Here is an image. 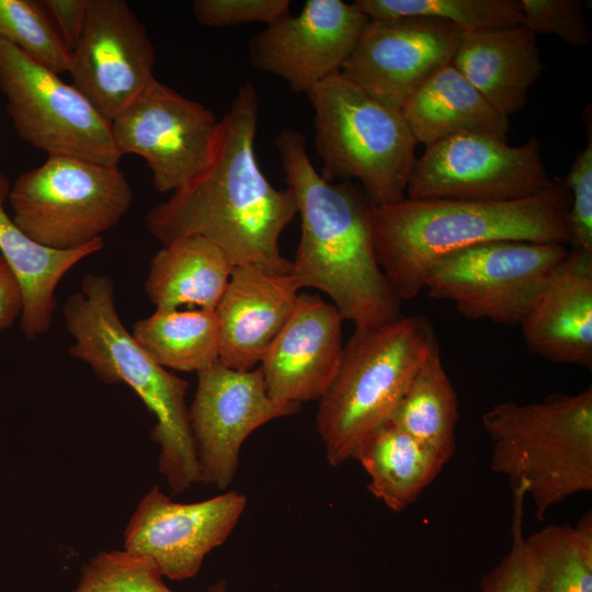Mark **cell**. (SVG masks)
Listing matches in <instances>:
<instances>
[{
    "label": "cell",
    "instance_id": "cell-1",
    "mask_svg": "<svg viewBox=\"0 0 592 592\" xmlns=\"http://www.w3.org/2000/svg\"><path fill=\"white\" fill-rule=\"evenodd\" d=\"M260 100L246 81L219 119L212 157L186 186L151 207L148 231L162 246L198 236L216 244L235 266L291 274L280 236L297 214L292 191L278 190L261 170L254 150Z\"/></svg>",
    "mask_w": 592,
    "mask_h": 592
},
{
    "label": "cell",
    "instance_id": "cell-2",
    "mask_svg": "<svg viewBox=\"0 0 592 592\" xmlns=\"http://www.w3.org/2000/svg\"><path fill=\"white\" fill-rule=\"evenodd\" d=\"M275 146L300 218V239L291 261V275L299 288L323 292L355 329L376 328L401 317V300L374 251V204L351 183L325 179L298 130L282 129Z\"/></svg>",
    "mask_w": 592,
    "mask_h": 592
},
{
    "label": "cell",
    "instance_id": "cell-3",
    "mask_svg": "<svg viewBox=\"0 0 592 592\" xmlns=\"http://www.w3.org/2000/svg\"><path fill=\"white\" fill-rule=\"evenodd\" d=\"M570 205L565 178L513 201L405 197L374 205L376 260L397 297L409 300L430 266L452 252L500 240L567 244Z\"/></svg>",
    "mask_w": 592,
    "mask_h": 592
},
{
    "label": "cell",
    "instance_id": "cell-4",
    "mask_svg": "<svg viewBox=\"0 0 592 592\" xmlns=\"http://www.w3.org/2000/svg\"><path fill=\"white\" fill-rule=\"evenodd\" d=\"M71 356L89 365L98 378L129 386L156 423L151 440L159 445V470L180 494L200 482L185 396L189 384L157 364L127 331L118 316L114 284L104 274L87 273L80 289L62 305Z\"/></svg>",
    "mask_w": 592,
    "mask_h": 592
},
{
    "label": "cell",
    "instance_id": "cell-5",
    "mask_svg": "<svg viewBox=\"0 0 592 592\" xmlns=\"http://www.w3.org/2000/svg\"><path fill=\"white\" fill-rule=\"evenodd\" d=\"M493 443L490 467L511 489L522 487L535 517L592 490V387L532 403L504 401L483 413Z\"/></svg>",
    "mask_w": 592,
    "mask_h": 592
},
{
    "label": "cell",
    "instance_id": "cell-6",
    "mask_svg": "<svg viewBox=\"0 0 592 592\" xmlns=\"http://www.w3.org/2000/svg\"><path fill=\"white\" fill-rule=\"evenodd\" d=\"M435 342L429 320L421 315L354 330L316 414L332 467L353 459L361 443L389 421Z\"/></svg>",
    "mask_w": 592,
    "mask_h": 592
},
{
    "label": "cell",
    "instance_id": "cell-7",
    "mask_svg": "<svg viewBox=\"0 0 592 592\" xmlns=\"http://www.w3.org/2000/svg\"><path fill=\"white\" fill-rule=\"evenodd\" d=\"M306 95L314 111L321 175L329 181L357 180L376 206L403 200L418 143L402 112L371 96L340 72Z\"/></svg>",
    "mask_w": 592,
    "mask_h": 592
},
{
    "label": "cell",
    "instance_id": "cell-8",
    "mask_svg": "<svg viewBox=\"0 0 592 592\" xmlns=\"http://www.w3.org/2000/svg\"><path fill=\"white\" fill-rule=\"evenodd\" d=\"M8 200L30 239L69 251L102 239L126 215L133 194L118 166L56 155L22 173Z\"/></svg>",
    "mask_w": 592,
    "mask_h": 592
},
{
    "label": "cell",
    "instance_id": "cell-9",
    "mask_svg": "<svg viewBox=\"0 0 592 592\" xmlns=\"http://www.w3.org/2000/svg\"><path fill=\"white\" fill-rule=\"evenodd\" d=\"M568 252L561 243L476 244L434 262L424 275L423 289L432 298L452 301L466 318L520 326Z\"/></svg>",
    "mask_w": 592,
    "mask_h": 592
},
{
    "label": "cell",
    "instance_id": "cell-10",
    "mask_svg": "<svg viewBox=\"0 0 592 592\" xmlns=\"http://www.w3.org/2000/svg\"><path fill=\"white\" fill-rule=\"evenodd\" d=\"M0 90L18 135L33 147L118 166L112 122L73 84L2 38Z\"/></svg>",
    "mask_w": 592,
    "mask_h": 592
},
{
    "label": "cell",
    "instance_id": "cell-11",
    "mask_svg": "<svg viewBox=\"0 0 592 592\" xmlns=\"http://www.w3.org/2000/svg\"><path fill=\"white\" fill-rule=\"evenodd\" d=\"M550 179L536 137L521 146L488 134H462L425 147L406 197L513 201L544 190Z\"/></svg>",
    "mask_w": 592,
    "mask_h": 592
},
{
    "label": "cell",
    "instance_id": "cell-12",
    "mask_svg": "<svg viewBox=\"0 0 592 592\" xmlns=\"http://www.w3.org/2000/svg\"><path fill=\"white\" fill-rule=\"evenodd\" d=\"M111 122L121 156L141 157L155 189L174 193L207 166L219 119L201 103L155 79Z\"/></svg>",
    "mask_w": 592,
    "mask_h": 592
},
{
    "label": "cell",
    "instance_id": "cell-13",
    "mask_svg": "<svg viewBox=\"0 0 592 592\" xmlns=\"http://www.w3.org/2000/svg\"><path fill=\"white\" fill-rule=\"evenodd\" d=\"M300 405L273 399L258 366L238 371L219 361L197 372V386L189 408L200 482L219 490L235 480L240 449L261 425L292 415Z\"/></svg>",
    "mask_w": 592,
    "mask_h": 592
},
{
    "label": "cell",
    "instance_id": "cell-14",
    "mask_svg": "<svg viewBox=\"0 0 592 592\" xmlns=\"http://www.w3.org/2000/svg\"><path fill=\"white\" fill-rule=\"evenodd\" d=\"M155 47L145 24L123 0H89L71 52L73 86L112 121L156 78Z\"/></svg>",
    "mask_w": 592,
    "mask_h": 592
},
{
    "label": "cell",
    "instance_id": "cell-15",
    "mask_svg": "<svg viewBox=\"0 0 592 592\" xmlns=\"http://www.w3.org/2000/svg\"><path fill=\"white\" fill-rule=\"evenodd\" d=\"M463 31L432 19L368 20L340 73L384 104L402 111L451 64Z\"/></svg>",
    "mask_w": 592,
    "mask_h": 592
},
{
    "label": "cell",
    "instance_id": "cell-16",
    "mask_svg": "<svg viewBox=\"0 0 592 592\" xmlns=\"http://www.w3.org/2000/svg\"><path fill=\"white\" fill-rule=\"evenodd\" d=\"M367 22L354 2L307 0L298 14L289 13L250 38V64L306 94L341 71Z\"/></svg>",
    "mask_w": 592,
    "mask_h": 592
},
{
    "label": "cell",
    "instance_id": "cell-17",
    "mask_svg": "<svg viewBox=\"0 0 592 592\" xmlns=\"http://www.w3.org/2000/svg\"><path fill=\"white\" fill-rule=\"evenodd\" d=\"M247 497L227 491L179 503L153 486L139 501L124 532V550L151 560L164 578L186 580L223 545L247 506Z\"/></svg>",
    "mask_w": 592,
    "mask_h": 592
},
{
    "label": "cell",
    "instance_id": "cell-18",
    "mask_svg": "<svg viewBox=\"0 0 592 592\" xmlns=\"http://www.w3.org/2000/svg\"><path fill=\"white\" fill-rule=\"evenodd\" d=\"M343 320L333 304L318 295L298 294L259 365L273 399L298 405L320 400L340 367Z\"/></svg>",
    "mask_w": 592,
    "mask_h": 592
},
{
    "label": "cell",
    "instance_id": "cell-19",
    "mask_svg": "<svg viewBox=\"0 0 592 592\" xmlns=\"http://www.w3.org/2000/svg\"><path fill=\"white\" fill-rule=\"evenodd\" d=\"M299 289L291 274L235 266L215 309L218 361L238 371L260 364L288 320Z\"/></svg>",
    "mask_w": 592,
    "mask_h": 592
},
{
    "label": "cell",
    "instance_id": "cell-20",
    "mask_svg": "<svg viewBox=\"0 0 592 592\" xmlns=\"http://www.w3.org/2000/svg\"><path fill=\"white\" fill-rule=\"evenodd\" d=\"M520 327L531 353L592 368V252L569 250Z\"/></svg>",
    "mask_w": 592,
    "mask_h": 592
},
{
    "label": "cell",
    "instance_id": "cell-21",
    "mask_svg": "<svg viewBox=\"0 0 592 592\" xmlns=\"http://www.w3.org/2000/svg\"><path fill=\"white\" fill-rule=\"evenodd\" d=\"M451 64L506 116L526 105L544 69L536 35L522 25L463 32Z\"/></svg>",
    "mask_w": 592,
    "mask_h": 592
},
{
    "label": "cell",
    "instance_id": "cell-22",
    "mask_svg": "<svg viewBox=\"0 0 592 592\" xmlns=\"http://www.w3.org/2000/svg\"><path fill=\"white\" fill-rule=\"evenodd\" d=\"M11 184L0 171V255L19 281L23 308L20 327L32 341L49 331L56 307L55 292L64 277L77 263L99 252L103 238L83 248L57 251L30 239L4 208Z\"/></svg>",
    "mask_w": 592,
    "mask_h": 592
},
{
    "label": "cell",
    "instance_id": "cell-23",
    "mask_svg": "<svg viewBox=\"0 0 592 592\" xmlns=\"http://www.w3.org/2000/svg\"><path fill=\"white\" fill-rule=\"evenodd\" d=\"M402 114L425 147L462 134L508 140L509 116L498 111L452 64L433 75L407 102Z\"/></svg>",
    "mask_w": 592,
    "mask_h": 592
},
{
    "label": "cell",
    "instance_id": "cell-24",
    "mask_svg": "<svg viewBox=\"0 0 592 592\" xmlns=\"http://www.w3.org/2000/svg\"><path fill=\"white\" fill-rule=\"evenodd\" d=\"M232 269L227 255L209 240L183 237L151 258L144 289L157 310L189 305L214 311Z\"/></svg>",
    "mask_w": 592,
    "mask_h": 592
},
{
    "label": "cell",
    "instance_id": "cell-25",
    "mask_svg": "<svg viewBox=\"0 0 592 592\" xmlns=\"http://www.w3.org/2000/svg\"><path fill=\"white\" fill-rule=\"evenodd\" d=\"M353 459L369 478L368 491L392 512L413 504L446 465L389 421L361 443Z\"/></svg>",
    "mask_w": 592,
    "mask_h": 592
},
{
    "label": "cell",
    "instance_id": "cell-26",
    "mask_svg": "<svg viewBox=\"0 0 592 592\" xmlns=\"http://www.w3.org/2000/svg\"><path fill=\"white\" fill-rule=\"evenodd\" d=\"M457 392L444 368L437 341L414 374L389 422L445 464L456 452Z\"/></svg>",
    "mask_w": 592,
    "mask_h": 592
},
{
    "label": "cell",
    "instance_id": "cell-27",
    "mask_svg": "<svg viewBox=\"0 0 592 592\" xmlns=\"http://www.w3.org/2000/svg\"><path fill=\"white\" fill-rule=\"evenodd\" d=\"M144 351L163 368L201 372L218 362L215 310H155L130 331Z\"/></svg>",
    "mask_w": 592,
    "mask_h": 592
},
{
    "label": "cell",
    "instance_id": "cell-28",
    "mask_svg": "<svg viewBox=\"0 0 592 592\" xmlns=\"http://www.w3.org/2000/svg\"><path fill=\"white\" fill-rule=\"evenodd\" d=\"M536 563V592H592V513L525 537Z\"/></svg>",
    "mask_w": 592,
    "mask_h": 592
},
{
    "label": "cell",
    "instance_id": "cell-29",
    "mask_svg": "<svg viewBox=\"0 0 592 592\" xmlns=\"http://www.w3.org/2000/svg\"><path fill=\"white\" fill-rule=\"evenodd\" d=\"M368 20L432 19L463 32L521 25L519 0H355Z\"/></svg>",
    "mask_w": 592,
    "mask_h": 592
},
{
    "label": "cell",
    "instance_id": "cell-30",
    "mask_svg": "<svg viewBox=\"0 0 592 592\" xmlns=\"http://www.w3.org/2000/svg\"><path fill=\"white\" fill-rule=\"evenodd\" d=\"M0 38L57 75L69 71L71 53L41 1L0 0Z\"/></svg>",
    "mask_w": 592,
    "mask_h": 592
},
{
    "label": "cell",
    "instance_id": "cell-31",
    "mask_svg": "<svg viewBox=\"0 0 592 592\" xmlns=\"http://www.w3.org/2000/svg\"><path fill=\"white\" fill-rule=\"evenodd\" d=\"M157 566L146 557L126 550H104L83 565L71 592H173ZM206 592H228L226 580Z\"/></svg>",
    "mask_w": 592,
    "mask_h": 592
},
{
    "label": "cell",
    "instance_id": "cell-32",
    "mask_svg": "<svg viewBox=\"0 0 592 592\" xmlns=\"http://www.w3.org/2000/svg\"><path fill=\"white\" fill-rule=\"evenodd\" d=\"M513 517L512 543L508 553L479 583L481 592H536L538 566L523 534L525 491L512 489Z\"/></svg>",
    "mask_w": 592,
    "mask_h": 592
},
{
    "label": "cell",
    "instance_id": "cell-33",
    "mask_svg": "<svg viewBox=\"0 0 592 592\" xmlns=\"http://www.w3.org/2000/svg\"><path fill=\"white\" fill-rule=\"evenodd\" d=\"M519 4L521 25L535 35H555L574 48L585 47L592 39L580 0H519Z\"/></svg>",
    "mask_w": 592,
    "mask_h": 592
},
{
    "label": "cell",
    "instance_id": "cell-34",
    "mask_svg": "<svg viewBox=\"0 0 592 592\" xmlns=\"http://www.w3.org/2000/svg\"><path fill=\"white\" fill-rule=\"evenodd\" d=\"M592 125L589 116L588 140L578 152L565 178L571 194L568 216V243L574 249L592 252Z\"/></svg>",
    "mask_w": 592,
    "mask_h": 592
},
{
    "label": "cell",
    "instance_id": "cell-35",
    "mask_svg": "<svg viewBox=\"0 0 592 592\" xmlns=\"http://www.w3.org/2000/svg\"><path fill=\"white\" fill-rule=\"evenodd\" d=\"M195 20L209 27H225L248 23L270 25L291 13L288 0H195Z\"/></svg>",
    "mask_w": 592,
    "mask_h": 592
},
{
    "label": "cell",
    "instance_id": "cell-36",
    "mask_svg": "<svg viewBox=\"0 0 592 592\" xmlns=\"http://www.w3.org/2000/svg\"><path fill=\"white\" fill-rule=\"evenodd\" d=\"M41 3L71 53L82 33L89 0H41Z\"/></svg>",
    "mask_w": 592,
    "mask_h": 592
},
{
    "label": "cell",
    "instance_id": "cell-37",
    "mask_svg": "<svg viewBox=\"0 0 592 592\" xmlns=\"http://www.w3.org/2000/svg\"><path fill=\"white\" fill-rule=\"evenodd\" d=\"M22 291L15 275L0 255V331L10 329L20 319Z\"/></svg>",
    "mask_w": 592,
    "mask_h": 592
}]
</instances>
